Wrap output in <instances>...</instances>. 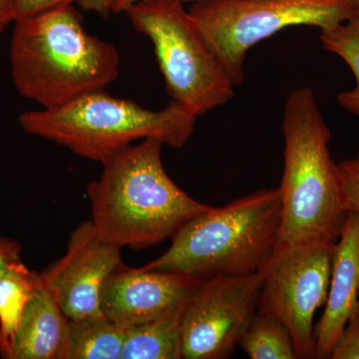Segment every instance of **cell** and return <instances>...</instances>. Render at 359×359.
<instances>
[{"label": "cell", "instance_id": "obj_3", "mask_svg": "<svg viewBox=\"0 0 359 359\" xmlns=\"http://www.w3.org/2000/svg\"><path fill=\"white\" fill-rule=\"evenodd\" d=\"M283 133L285 169L278 187L282 216L276 245L337 243L348 212L328 148L332 132L311 87H299L287 97Z\"/></svg>", "mask_w": 359, "mask_h": 359}, {"label": "cell", "instance_id": "obj_13", "mask_svg": "<svg viewBox=\"0 0 359 359\" xmlns=\"http://www.w3.org/2000/svg\"><path fill=\"white\" fill-rule=\"evenodd\" d=\"M68 323L40 276L4 358L66 359Z\"/></svg>", "mask_w": 359, "mask_h": 359}, {"label": "cell", "instance_id": "obj_10", "mask_svg": "<svg viewBox=\"0 0 359 359\" xmlns=\"http://www.w3.org/2000/svg\"><path fill=\"white\" fill-rule=\"evenodd\" d=\"M121 250L104 241L92 221L85 222L71 233L65 256L40 273L68 320L103 314L101 292L106 280L123 264Z\"/></svg>", "mask_w": 359, "mask_h": 359}, {"label": "cell", "instance_id": "obj_5", "mask_svg": "<svg viewBox=\"0 0 359 359\" xmlns=\"http://www.w3.org/2000/svg\"><path fill=\"white\" fill-rule=\"evenodd\" d=\"M196 119L197 116L174 100L162 110L152 111L101 90L54 109L27 111L18 122L26 133L103 163L134 141L147 138L183 148L192 137Z\"/></svg>", "mask_w": 359, "mask_h": 359}, {"label": "cell", "instance_id": "obj_24", "mask_svg": "<svg viewBox=\"0 0 359 359\" xmlns=\"http://www.w3.org/2000/svg\"><path fill=\"white\" fill-rule=\"evenodd\" d=\"M16 0H0V34L15 20Z\"/></svg>", "mask_w": 359, "mask_h": 359}, {"label": "cell", "instance_id": "obj_23", "mask_svg": "<svg viewBox=\"0 0 359 359\" xmlns=\"http://www.w3.org/2000/svg\"><path fill=\"white\" fill-rule=\"evenodd\" d=\"M116 0H79L80 6L84 11L96 13L103 18H107L114 6Z\"/></svg>", "mask_w": 359, "mask_h": 359}, {"label": "cell", "instance_id": "obj_8", "mask_svg": "<svg viewBox=\"0 0 359 359\" xmlns=\"http://www.w3.org/2000/svg\"><path fill=\"white\" fill-rule=\"evenodd\" d=\"M337 243L276 245L262 269L257 311L287 328L297 358H316L313 318L327 302Z\"/></svg>", "mask_w": 359, "mask_h": 359}, {"label": "cell", "instance_id": "obj_11", "mask_svg": "<svg viewBox=\"0 0 359 359\" xmlns=\"http://www.w3.org/2000/svg\"><path fill=\"white\" fill-rule=\"evenodd\" d=\"M203 283L178 273L127 268L122 264L104 283L101 311L113 323L133 327L185 304Z\"/></svg>", "mask_w": 359, "mask_h": 359}, {"label": "cell", "instance_id": "obj_4", "mask_svg": "<svg viewBox=\"0 0 359 359\" xmlns=\"http://www.w3.org/2000/svg\"><path fill=\"white\" fill-rule=\"evenodd\" d=\"M280 216V188L262 189L191 219L141 269L201 280L259 273L275 252Z\"/></svg>", "mask_w": 359, "mask_h": 359}, {"label": "cell", "instance_id": "obj_18", "mask_svg": "<svg viewBox=\"0 0 359 359\" xmlns=\"http://www.w3.org/2000/svg\"><path fill=\"white\" fill-rule=\"evenodd\" d=\"M321 43L325 50L332 52L346 61L356 79V86L348 91L340 92L337 102L351 114L359 116V13L351 20L323 30Z\"/></svg>", "mask_w": 359, "mask_h": 359}, {"label": "cell", "instance_id": "obj_19", "mask_svg": "<svg viewBox=\"0 0 359 359\" xmlns=\"http://www.w3.org/2000/svg\"><path fill=\"white\" fill-rule=\"evenodd\" d=\"M337 171L347 212L359 216V151L353 159L339 162Z\"/></svg>", "mask_w": 359, "mask_h": 359}, {"label": "cell", "instance_id": "obj_26", "mask_svg": "<svg viewBox=\"0 0 359 359\" xmlns=\"http://www.w3.org/2000/svg\"><path fill=\"white\" fill-rule=\"evenodd\" d=\"M353 2L356 7V11L359 13V0H353Z\"/></svg>", "mask_w": 359, "mask_h": 359}, {"label": "cell", "instance_id": "obj_2", "mask_svg": "<svg viewBox=\"0 0 359 359\" xmlns=\"http://www.w3.org/2000/svg\"><path fill=\"white\" fill-rule=\"evenodd\" d=\"M11 63L20 96L54 109L113 83L120 57L114 45L86 32L69 6L14 21Z\"/></svg>", "mask_w": 359, "mask_h": 359}, {"label": "cell", "instance_id": "obj_17", "mask_svg": "<svg viewBox=\"0 0 359 359\" xmlns=\"http://www.w3.org/2000/svg\"><path fill=\"white\" fill-rule=\"evenodd\" d=\"M238 346L252 359H294V341L282 321L257 311Z\"/></svg>", "mask_w": 359, "mask_h": 359}, {"label": "cell", "instance_id": "obj_7", "mask_svg": "<svg viewBox=\"0 0 359 359\" xmlns=\"http://www.w3.org/2000/svg\"><path fill=\"white\" fill-rule=\"evenodd\" d=\"M189 11L236 87L254 45L292 26L332 29L358 13L353 0H201Z\"/></svg>", "mask_w": 359, "mask_h": 359}, {"label": "cell", "instance_id": "obj_6", "mask_svg": "<svg viewBox=\"0 0 359 359\" xmlns=\"http://www.w3.org/2000/svg\"><path fill=\"white\" fill-rule=\"evenodd\" d=\"M150 39L172 100L204 115L235 95V84L180 0H139L125 9Z\"/></svg>", "mask_w": 359, "mask_h": 359}, {"label": "cell", "instance_id": "obj_14", "mask_svg": "<svg viewBox=\"0 0 359 359\" xmlns=\"http://www.w3.org/2000/svg\"><path fill=\"white\" fill-rule=\"evenodd\" d=\"M186 304L157 320L128 328L121 359L183 358L181 320Z\"/></svg>", "mask_w": 359, "mask_h": 359}, {"label": "cell", "instance_id": "obj_15", "mask_svg": "<svg viewBox=\"0 0 359 359\" xmlns=\"http://www.w3.org/2000/svg\"><path fill=\"white\" fill-rule=\"evenodd\" d=\"M127 330L104 314L69 320L66 359H121Z\"/></svg>", "mask_w": 359, "mask_h": 359}, {"label": "cell", "instance_id": "obj_9", "mask_svg": "<svg viewBox=\"0 0 359 359\" xmlns=\"http://www.w3.org/2000/svg\"><path fill=\"white\" fill-rule=\"evenodd\" d=\"M262 280V271L204 280L182 316V358L231 356L257 313Z\"/></svg>", "mask_w": 359, "mask_h": 359}, {"label": "cell", "instance_id": "obj_22", "mask_svg": "<svg viewBox=\"0 0 359 359\" xmlns=\"http://www.w3.org/2000/svg\"><path fill=\"white\" fill-rule=\"evenodd\" d=\"M20 263H22L21 245L15 241L0 236V275Z\"/></svg>", "mask_w": 359, "mask_h": 359}, {"label": "cell", "instance_id": "obj_20", "mask_svg": "<svg viewBox=\"0 0 359 359\" xmlns=\"http://www.w3.org/2000/svg\"><path fill=\"white\" fill-rule=\"evenodd\" d=\"M330 359H359V320L358 311L347 323L332 351Z\"/></svg>", "mask_w": 359, "mask_h": 359}, {"label": "cell", "instance_id": "obj_21", "mask_svg": "<svg viewBox=\"0 0 359 359\" xmlns=\"http://www.w3.org/2000/svg\"><path fill=\"white\" fill-rule=\"evenodd\" d=\"M79 0H16L15 20L72 6L73 2Z\"/></svg>", "mask_w": 359, "mask_h": 359}, {"label": "cell", "instance_id": "obj_1", "mask_svg": "<svg viewBox=\"0 0 359 359\" xmlns=\"http://www.w3.org/2000/svg\"><path fill=\"white\" fill-rule=\"evenodd\" d=\"M164 143L144 139L104 161L87 186L92 223L106 242L145 249L173 237L191 219L212 210L172 181L162 162Z\"/></svg>", "mask_w": 359, "mask_h": 359}, {"label": "cell", "instance_id": "obj_12", "mask_svg": "<svg viewBox=\"0 0 359 359\" xmlns=\"http://www.w3.org/2000/svg\"><path fill=\"white\" fill-rule=\"evenodd\" d=\"M359 292V216L348 212L335 244L325 309L314 327L316 358H330L347 323L358 311Z\"/></svg>", "mask_w": 359, "mask_h": 359}, {"label": "cell", "instance_id": "obj_27", "mask_svg": "<svg viewBox=\"0 0 359 359\" xmlns=\"http://www.w3.org/2000/svg\"><path fill=\"white\" fill-rule=\"evenodd\" d=\"M358 320H359V292H358Z\"/></svg>", "mask_w": 359, "mask_h": 359}, {"label": "cell", "instance_id": "obj_16", "mask_svg": "<svg viewBox=\"0 0 359 359\" xmlns=\"http://www.w3.org/2000/svg\"><path fill=\"white\" fill-rule=\"evenodd\" d=\"M40 282V273L15 264L0 275V356L6 355L26 304Z\"/></svg>", "mask_w": 359, "mask_h": 359}, {"label": "cell", "instance_id": "obj_25", "mask_svg": "<svg viewBox=\"0 0 359 359\" xmlns=\"http://www.w3.org/2000/svg\"><path fill=\"white\" fill-rule=\"evenodd\" d=\"M137 1H139V0H116L112 11L113 13H122V11H125L127 7ZM180 1L183 2V4L184 2H193L194 4L196 1H201V0H180Z\"/></svg>", "mask_w": 359, "mask_h": 359}]
</instances>
